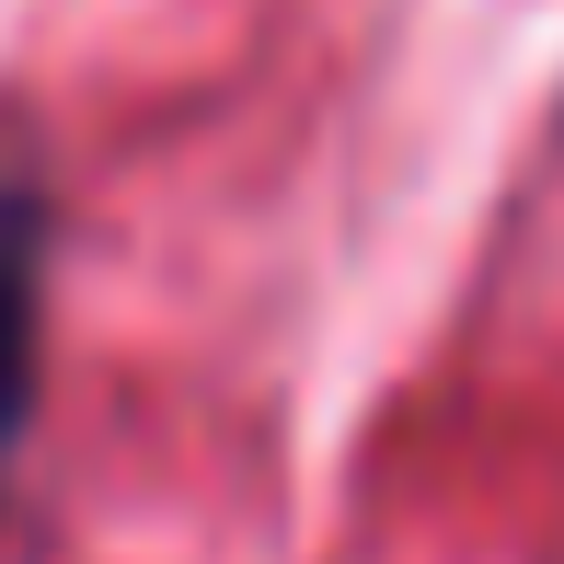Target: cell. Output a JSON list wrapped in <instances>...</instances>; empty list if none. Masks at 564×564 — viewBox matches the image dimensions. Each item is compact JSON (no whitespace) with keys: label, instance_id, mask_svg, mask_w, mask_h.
Wrapping results in <instances>:
<instances>
[{"label":"cell","instance_id":"cell-1","mask_svg":"<svg viewBox=\"0 0 564 564\" xmlns=\"http://www.w3.org/2000/svg\"><path fill=\"white\" fill-rule=\"evenodd\" d=\"M46 242H58L46 173L23 139H0V496H12V449L35 426V369H46Z\"/></svg>","mask_w":564,"mask_h":564}]
</instances>
